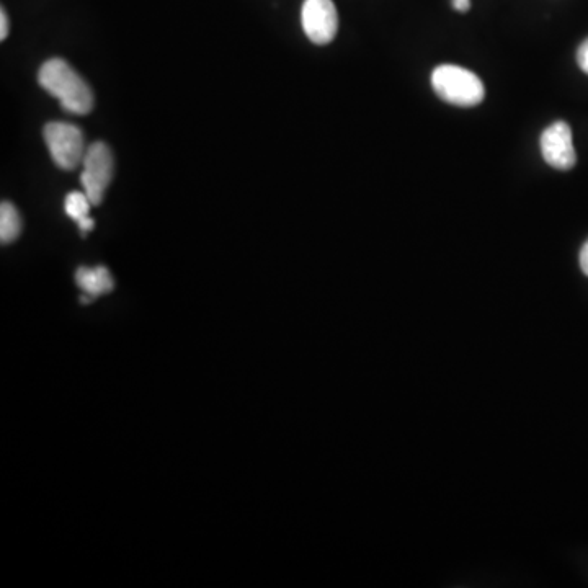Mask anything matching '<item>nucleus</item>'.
<instances>
[{
    "label": "nucleus",
    "instance_id": "obj_1",
    "mask_svg": "<svg viewBox=\"0 0 588 588\" xmlns=\"http://www.w3.org/2000/svg\"><path fill=\"white\" fill-rule=\"evenodd\" d=\"M41 87L58 98L64 110L87 115L94 108V92L89 84L63 59H49L38 72Z\"/></svg>",
    "mask_w": 588,
    "mask_h": 588
},
{
    "label": "nucleus",
    "instance_id": "obj_2",
    "mask_svg": "<svg viewBox=\"0 0 588 588\" xmlns=\"http://www.w3.org/2000/svg\"><path fill=\"white\" fill-rule=\"evenodd\" d=\"M432 87L441 100L456 107H476L486 95L484 84L474 72L450 64L433 71Z\"/></svg>",
    "mask_w": 588,
    "mask_h": 588
},
{
    "label": "nucleus",
    "instance_id": "obj_3",
    "mask_svg": "<svg viewBox=\"0 0 588 588\" xmlns=\"http://www.w3.org/2000/svg\"><path fill=\"white\" fill-rule=\"evenodd\" d=\"M45 143L49 154L58 167L63 170H74L84 162L85 147L84 134L71 123L53 121L45 126Z\"/></svg>",
    "mask_w": 588,
    "mask_h": 588
},
{
    "label": "nucleus",
    "instance_id": "obj_4",
    "mask_svg": "<svg viewBox=\"0 0 588 588\" xmlns=\"http://www.w3.org/2000/svg\"><path fill=\"white\" fill-rule=\"evenodd\" d=\"M82 164H84V172L81 175V182L85 195L89 196L92 205H100L105 198L108 185L112 182L113 170H115L110 147L103 143H94L87 147Z\"/></svg>",
    "mask_w": 588,
    "mask_h": 588
},
{
    "label": "nucleus",
    "instance_id": "obj_5",
    "mask_svg": "<svg viewBox=\"0 0 588 588\" xmlns=\"http://www.w3.org/2000/svg\"><path fill=\"white\" fill-rule=\"evenodd\" d=\"M304 33L316 45H327L339 30V15L332 0H306L301 10Z\"/></svg>",
    "mask_w": 588,
    "mask_h": 588
},
{
    "label": "nucleus",
    "instance_id": "obj_6",
    "mask_svg": "<svg viewBox=\"0 0 588 588\" xmlns=\"http://www.w3.org/2000/svg\"><path fill=\"white\" fill-rule=\"evenodd\" d=\"M541 152L544 161L557 170H571L577 162L571 126L557 121L541 136Z\"/></svg>",
    "mask_w": 588,
    "mask_h": 588
},
{
    "label": "nucleus",
    "instance_id": "obj_7",
    "mask_svg": "<svg viewBox=\"0 0 588 588\" xmlns=\"http://www.w3.org/2000/svg\"><path fill=\"white\" fill-rule=\"evenodd\" d=\"M76 283L90 298H97L102 294L110 293L115 288L112 273L107 267L87 268L81 267L76 273Z\"/></svg>",
    "mask_w": 588,
    "mask_h": 588
},
{
    "label": "nucleus",
    "instance_id": "obj_8",
    "mask_svg": "<svg viewBox=\"0 0 588 588\" xmlns=\"http://www.w3.org/2000/svg\"><path fill=\"white\" fill-rule=\"evenodd\" d=\"M22 232V218L9 201H4L0 206V242L10 244L14 242Z\"/></svg>",
    "mask_w": 588,
    "mask_h": 588
},
{
    "label": "nucleus",
    "instance_id": "obj_9",
    "mask_svg": "<svg viewBox=\"0 0 588 588\" xmlns=\"http://www.w3.org/2000/svg\"><path fill=\"white\" fill-rule=\"evenodd\" d=\"M90 206H92V201L89 200V196L85 195V192L69 193L64 201V210H66L67 216L77 223H81L82 219L89 218Z\"/></svg>",
    "mask_w": 588,
    "mask_h": 588
},
{
    "label": "nucleus",
    "instance_id": "obj_10",
    "mask_svg": "<svg viewBox=\"0 0 588 588\" xmlns=\"http://www.w3.org/2000/svg\"><path fill=\"white\" fill-rule=\"evenodd\" d=\"M577 63H579L580 69L588 74V40H585L577 51Z\"/></svg>",
    "mask_w": 588,
    "mask_h": 588
},
{
    "label": "nucleus",
    "instance_id": "obj_11",
    "mask_svg": "<svg viewBox=\"0 0 588 588\" xmlns=\"http://www.w3.org/2000/svg\"><path fill=\"white\" fill-rule=\"evenodd\" d=\"M9 35V18L5 14V10L0 12V40H5Z\"/></svg>",
    "mask_w": 588,
    "mask_h": 588
},
{
    "label": "nucleus",
    "instance_id": "obj_12",
    "mask_svg": "<svg viewBox=\"0 0 588 588\" xmlns=\"http://www.w3.org/2000/svg\"><path fill=\"white\" fill-rule=\"evenodd\" d=\"M580 268H582V272L588 277V241L585 242L584 247L580 250Z\"/></svg>",
    "mask_w": 588,
    "mask_h": 588
},
{
    "label": "nucleus",
    "instance_id": "obj_13",
    "mask_svg": "<svg viewBox=\"0 0 588 588\" xmlns=\"http://www.w3.org/2000/svg\"><path fill=\"white\" fill-rule=\"evenodd\" d=\"M453 7L458 12H468L471 9V0H453Z\"/></svg>",
    "mask_w": 588,
    "mask_h": 588
},
{
    "label": "nucleus",
    "instance_id": "obj_14",
    "mask_svg": "<svg viewBox=\"0 0 588 588\" xmlns=\"http://www.w3.org/2000/svg\"><path fill=\"white\" fill-rule=\"evenodd\" d=\"M79 228H81V232L85 236L87 232L94 229V219L90 218V216L89 218L82 219L81 223H79Z\"/></svg>",
    "mask_w": 588,
    "mask_h": 588
}]
</instances>
